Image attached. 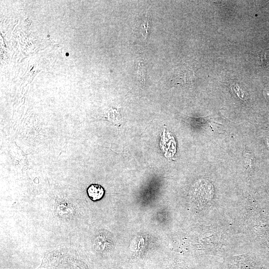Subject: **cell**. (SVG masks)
I'll list each match as a JSON object with an SVG mask.
<instances>
[{"label":"cell","mask_w":269,"mask_h":269,"mask_svg":"<svg viewBox=\"0 0 269 269\" xmlns=\"http://www.w3.org/2000/svg\"><path fill=\"white\" fill-rule=\"evenodd\" d=\"M89 197L93 201H96L102 199L105 194L104 188L99 184H92L87 189Z\"/></svg>","instance_id":"7a4b0ae2"},{"label":"cell","mask_w":269,"mask_h":269,"mask_svg":"<svg viewBox=\"0 0 269 269\" xmlns=\"http://www.w3.org/2000/svg\"><path fill=\"white\" fill-rule=\"evenodd\" d=\"M138 78L140 81L144 83L146 80V70L141 62H139L137 68Z\"/></svg>","instance_id":"277c9868"},{"label":"cell","mask_w":269,"mask_h":269,"mask_svg":"<svg viewBox=\"0 0 269 269\" xmlns=\"http://www.w3.org/2000/svg\"><path fill=\"white\" fill-rule=\"evenodd\" d=\"M230 87L232 92L241 100L246 101L247 97L242 89L235 80H232L230 83Z\"/></svg>","instance_id":"3957f363"},{"label":"cell","mask_w":269,"mask_h":269,"mask_svg":"<svg viewBox=\"0 0 269 269\" xmlns=\"http://www.w3.org/2000/svg\"><path fill=\"white\" fill-rule=\"evenodd\" d=\"M145 18H146L145 19V20L142 23V26L141 28L142 29L141 32L142 34V36H144L145 38H146L147 28L149 25V20L150 19V16L148 11L147 12V14L146 15Z\"/></svg>","instance_id":"5b68a950"},{"label":"cell","mask_w":269,"mask_h":269,"mask_svg":"<svg viewBox=\"0 0 269 269\" xmlns=\"http://www.w3.org/2000/svg\"><path fill=\"white\" fill-rule=\"evenodd\" d=\"M196 78L195 69L190 65L184 64L172 77L174 83L190 85Z\"/></svg>","instance_id":"6da1fadb"}]
</instances>
